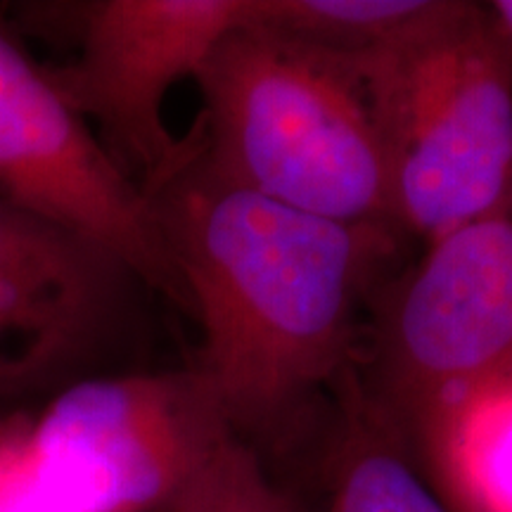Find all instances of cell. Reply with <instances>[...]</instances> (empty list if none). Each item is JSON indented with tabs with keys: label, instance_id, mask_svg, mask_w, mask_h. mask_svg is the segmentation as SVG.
<instances>
[{
	"label": "cell",
	"instance_id": "obj_1",
	"mask_svg": "<svg viewBox=\"0 0 512 512\" xmlns=\"http://www.w3.org/2000/svg\"><path fill=\"white\" fill-rule=\"evenodd\" d=\"M185 143L183 162L145 195L202 325L197 368L238 427L285 411L337 373L387 235L242 190Z\"/></svg>",
	"mask_w": 512,
	"mask_h": 512
},
{
	"label": "cell",
	"instance_id": "obj_2",
	"mask_svg": "<svg viewBox=\"0 0 512 512\" xmlns=\"http://www.w3.org/2000/svg\"><path fill=\"white\" fill-rule=\"evenodd\" d=\"M188 133L223 181L344 226L394 223L392 174L354 60L242 24L200 74Z\"/></svg>",
	"mask_w": 512,
	"mask_h": 512
},
{
	"label": "cell",
	"instance_id": "obj_3",
	"mask_svg": "<svg viewBox=\"0 0 512 512\" xmlns=\"http://www.w3.org/2000/svg\"><path fill=\"white\" fill-rule=\"evenodd\" d=\"M354 64L387 147L394 223L430 245L508 209L512 43L489 5L446 0L415 34Z\"/></svg>",
	"mask_w": 512,
	"mask_h": 512
},
{
	"label": "cell",
	"instance_id": "obj_4",
	"mask_svg": "<svg viewBox=\"0 0 512 512\" xmlns=\"http://www.w3.org/2000/svg\"><path fill=\"white\" fill-rule=\"evenodd\" d=\"M230 434L200 368L86 377L31 418L38 458L81 512H171Z\"/></svg>",
	"mask_w": 512,
	"mask_h": 512
},
{
	"label": "cell",
	"instance_id": "obj_5",
	"mask_svg": "<svg viewBox=\"0 0 512 512\" xmlns=\"http://www.w3.org/2000/svg\"><path fill=\"white\" fill-rule=\"evenodd\" d=\"M0 202L95 242L190 313L150 197L62 100L3 12Z\"/></svg>",
	"mask_w": 512,
	"mask_h": 512
},
{
	"label": "cell",
	"instance_id": "obj_6",
	"mask_svg": "<svg viewBox=\"0 0 512 512\" xmlns=\"http://www.w3.org/2000/svg\"><path fill=\"white\" fill-rule=\"evenodd\" d=\"M60 5L79 55L43 64L72 110L100 128L102 145L150 192L185 159L188 143L166 128L164 102L195 79L230 31L247 22V0H98Z\"/></svg>",
	"mask_w": 512,
	"mask_h": 512
},
{
	"label": "cell",
	"instance_id": "obj_7",
	"mask_svg": "<svg viewBox=\"0 0 512 512\" xmlns=\"http://www.w3.org/2000/svg\"><path fill=\"white\" fill-rule=\"evenodd\" d=\"M140 290L95 242L0 202V403L102 375L133 342Z\"/></svg>",
	"mask_w": 512,
	"mask_h": 512
},
{
	"label": "cell",
	"instance_id": "obj_8",
	"mask_svg": "<svg viewBox=\"0 0 512 512\" xmlns=\"http://www.w3.org/2000/svg\"><path fill=\"white\" fill-rule=\"evenodd\" d=\"M380 368L415 422L512 370V219L508 209L430 242L384 325Z\"/></svg>",
	"mask_w": 512,
	"mask_h": 512
},
{
	"label": "cell",
	"instance_id": "obj_9",
	"mask_svg": "<svg viewBox=\"0 0 512 512\" xmlns=\"http://www.w3.org/2000/svg\"><path fill=\"white\" fill-rule=\"evenodd\" d=\"M453 512H512V370L413 422Z\"/></svg>",
	"mask_w": 512,
	"mask_h": 512
},
{
	"label": "cell",
	"instance_id": "obj_10",
	"mask_svg": "<svg viewBox=\"0 0 512 512\" xmlns=\"http://www.w3.org/2000/svg\"><path fill=\"white\" fill-rule=\"evenodd\" d=\"M446 0H247V27L337 57H366L415 34Z\"/></svg>",
	"mask_w": 512,
	"mask_h": 512
},
{
	"label": "cell",
	"instance_id": "obj_11",
	"mask_svg": "<svg viewBox=\"0 0 512 512\" xmlns=\"http://www.w3.org/2000/svg\"><path fill=\"white\" fill-rule=\"evenodd\" d=\"M330 512H453L382 434L361 432L342 460Z\"/></svg>",
	"mask_w": 512,
	"mask_h": 512
},
{
	"label": "cell",
	"instance_id": "obj_12",
	"mask_svg": "<svg viewBox=\"0 0 512 512\" xmlns=\"http://www.w3.org/2000/svg\"><path fill=\"white\" fill-rule=\"evenodd\" d=\"M171 512H294L256 453L230 434L211 453Z\"/></svg>",
	"mask_w": 512,
	"mask_h": 512
},
{
	"label": "cell",
	"instance_id": "obj_13",
	"mask_svg": "<svg viewBox=\"0 0 512 512\" xmlns=\"http://www.w3.org/2000/svg\"><path fill=\"white\" fill-rule=\"evenodd\" d=\"M31 418L34 415L19 413L0 439V512H81L38 458Z\"/></svg>",
	"mask_w": 512,
	"mask_h": 512
},
{
	"label": "cell",
	"instance_id": "obj_14",
	"mask_svg": "<svg viewBox=\"0 0 512 512\" xmlns=\"http://www.w3.org/2000/svg\"><path fill=\"white\" fill-rule=\"evenodd\" d=\"M489 8H491V12H494V17L498 19V24H501L505 36H508L512 43V0H496V3H491Z\"/></svg>",
	"mask_w": 512,
	"mask_h": 512
},
{
	"label": "cell",
	"instance_id": "obj_15",
	"mask_svg": "<svg viewBox=\"0 0 512 512\" xmlns=\"http://www.w3.org/2000/svg\"><path fill=\"white\" fill-rule=\"evenodd\" d=\"M19 413L22 411H0V439L10 432V427L15 425Z\"/></svg>",
	"mask_w": 512,
	"mask_h": 512
},
{
	"label": "cell",
	"instance_id": "obj_16",
	"mask_svg": "<svg viewBox=\"0 0 512 512\" xmlns=\"http://www.w3.org/2000/svg\"><path fill=\"white\" fill-rule=\"evenodd\" d=\"M508 216L512 219V185H510V195H508Z\"/></svg>",
	"mask_w": 512,
	"mask_h": 512
}]
</instances>
